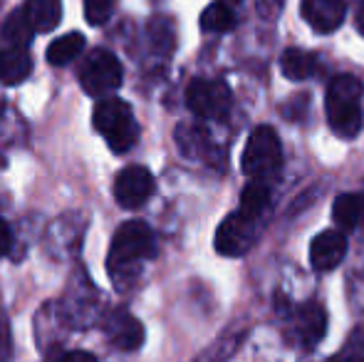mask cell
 <instances>
[{"label":"cell","instance_id":"1","mask_svg":"<svg viewBox=\"0 0 364 362\" xmlns=\"http://www.w3.org/2000/svg\"><path fill=\"white\" fill-rule=\"evenodd\" d=\"M156 253V241H154L151 228L144 221H127L117 228L109 248V273L114 278L122 271V278H117V288H124L129 280V273L134 271V263L146 261Z\"/></svg>","mask_w":364,"mask_h":362},{"label":"cell","instance_id":"2","mask_svg":"<svg viewBox=\"0 0 364 362\" xmlns=\"http://www.w3.org/2000/svg\"><path fill=\"white\" fill-rule=\"evenodd\" d=\"M362 92L355 75H337L327 87V122L342 139H352L362 129Z\"/></svg>","mask_w":364,"mask_h":362},{"label":"cell","instance_id":"3","mask_svg":"<svg viewBox=\"0 0 364 362\" xmlns=\"http://www.w3.org/2000/svg\"><path fill=\"white\" fill-rule=\"evenodd\" d=\"M92 124L117 154L129 151L139 139V127L132 115V107L122 100H114V97L97 102L95 112H92Z\"/></svg>","mask_w":364,"mask_h":362},{"label":"cell","instance_id":"4","mask_svg":"<svg viewBox=\"0 0 364 362\" xmlns=\"http://www.w3.org/2000/svg\"><path fill=\"white\" fill-rule=\"evenodd\" d=\"M243 174L248 179L268 181L270 176H275L283 164V147H280V137L273 127L260 124L250 132L248 142L243 149Z\"/></svg>","mask_w":364,"mask_h":362},{"label":"cell","instance_id":"5","mask_svg":"<svg viewBox=\"0 0 364 362\" xmlns=\"http://www.w3.org/2000/svg\"><path fill=\"white\" fill-rule=\"evenodd\" d=\"M122 80H124L122 63L109 50H95V53L85 60V65H82V70H80L82 87L92 97L112 95L117 87H122Z\"/></svg>","mask_w":364,"mask_h":362},{"label":"cell","instance_id":"6","mask_svg":"<svg viewBox=\"0 0 364 362\" xmlns=\"http://www.w3.org/2000/svg\"><path fill=\"white\" fill-rule=\"evenodd\" d=\"M186 105L203 119H225L230 112V90L220 80H193L186 90Z\"/></svg>","mask_w":364,"mask_h":362},{"label":"cell","instance_id":"7","mask_svg":"<svg viewBox=\"0 0 364 362\" xmlns=\"http://www.w3.org/2000/svg\"><path fill=\"white\" fill-rule=\"evenodd\" d=\"M258 218L245 216L243 211H235L230 216H225L220 221L216 231V251L220 256H243L253 248L255 238H258V226H255Z\"/></svg>","mask_w":364,"mask_h":362},{"label":"cell","instance_id":"8","mask_svg":"<svg viewBox=\"0 0 364 362\" xmlns=\"http://www.w3.org/2000/svg\"><path fill=\"white\" fill-rule=\"evenodd\" d=\"M154 193V176L144 166H127L114 179V198L122 208H139Z\"/></svg>","mask_w":364,"mask_h":362},{"label":"cell","instance_id":"9","mask_svg":"<svg viewBox=\"0 0 364 362\" xmlns=\"http://www.w3.org/2000/svg\"><path fill=\"white\" fill-rule=\"evenodd\" d=\"M345 253H347V238L340 231H322L310 243V263L320 273H327L340 266Z\"/></svg>","mask_w":364,"mask_h":362},{"label":"cell","instance_id":"10","mask_svg":"<svg viewBox=\"0 0 364 362\" xmlns=\"http://www.w3.org/2000/svg\"><path fill=\"white\" fill-rule=\"evenodd\" d=\"M302 18L307 20L317 33H332L342 25L347 13L345 0H302L300 3Z\"/></svg>","mask_w":364,"mask_h":362},{"label":"cell","instance_id":"11","mask_svg":"<svg viewBox=\"0 0 364 362\" xmlns=\"http://www.w3.org/2000/svg\"><path fill=\"white\" fill-rule=\"evenodd\" d=\"M107 338L117 350L132 353V350H136L144 343V325L127 310H117L107 320Z\"/></svg>","mask_w":364,"mask_h":362},{"label":"cell","instance_id":"12","mask_svg":"<svg viewBox=\"0 0 364 362\" xmlns=\"http://www.w3.org/2000/svg\"><path fill=\"white\" fill-rule=\"evenodd\" d=\"M297 335L305 345H317L327 333V315L317 303H307L297 310L295 318Z\"/></svg>","mask_w":364,"mask_h":362},{"label":"cell","instance_id":"13","mask_svg":"<svg viewBox=\"0 0 364 362\" xmlns=\"http://www.w3.org/2000/svg\"><path fill=\"white\" fill-rule=\"evenodd\" d=\"M33 73V60L25 48H8L0 50V82L3 85H20Z\"/></svg>","mask_w":364,"mask_h":362},{"label":"cell","instance_id":"14","mask_svg":"<svg viewBox=\"0 0 364 362\" xmlns=\"http://www.w3.org/2000/svg\"><path fill=\"white\" fill-rule=\"evenodd\" d=\"M25 15L35 33H53L63 20V0H28Z\"/></svg>","mask_w":364,"mask_h":362},{"label":"cell","instance_id":"15","mask_svg":"<svg viewBox=\"0 0 364 362\" xmlns=\"http://www.w3.org/2000/svg\"><path fill=\"white\" fill-rule=\"evenodd\" d=\"M332 218L342 231H355L364 221V196H360V193H340L332 203Z\"/></svg>","mask_w":364,"mask_h":362},{"label":"cell","instance_id":"16","mask_svg":"<svg viewBox=\"0 0 364 362\" xmlns=\"http://www.w3.org/2000/svg\"><path fill=\"white\" fill-rule=\"evenodd\" d=\"M270 198H273V193H270L268 181L250 179V183L243 188V193H240V211L250 218H260L268 211Z\"/></svg>","mask_w":364,"mask_h":362},{"label":"cell","instance_id":"17","mask_svg":"<svg viewBox=\"0 0 364 362\" xmlns=\"http://www.w3.org/2000/svg\"><path fill=\"white\" fill-rule=\"evenodd\" d=\"M87 40L85 35L80 33H68L63 35V38L53 40L48 48V63L50 65H58V68H63V65L73 63L82 55V50H85Z\"/></svg>","mask_w":364,"mask_h":362},{"label":"cell","instance_id":"18","mask_svg":"<svg viewBox=\"0 0 364 362\" xmlns=\"http://www.w3.org/2000/svg\"><path fill=\"white\" fill-rule=\"evenodd\" d=\"M33 25H30L25 10H13L8 15V20L3 23V40L10 45V48H28L30 40H33Z\"/></svg>","mask_w":364,"mask_h":362},{"label":"cell","instance_id":"19","mask_svg":"<svg viewBox=\"0 0 364 362\" xmlns=\"http://www.w3.org/2000/svg\"><path fill=\"white\" fill-rule=\"evenodd\" d=\"M280 70H283L285 78L295 80V82L307 80L312 75V70H315V55L305 53V50L290 48V50H285L283 58H280Z\"/></svg>","mask_w":364,"mask_h":362},{"label":"cell","instance_id":"20","mask_svg":"<svg viewBox=\"0 0 364 362\" xmlns=\"http://www.w3.org/2000/svg\"><path fill=\"white\" fill-rule=\"evenodd\" d=\"M233 25H235L233 10L223 3L208 5V8L201 13V28L206 30V33H228Z\"/></svg>","mask_w":364,"mask_h":362},{"label":"cell","instance_id":"21","mask_svg":"<svg viewBox=\"0 0 364 362\" xmlns=\"http://www.w3.org/2000/svg\"><path fill=\"white\" fill-rule=\"evenodd\" d=\"M176 139H178V147L186 156H198L201 151H206L208 147V139H206V132L203 129H196V127H178L176 132Z\"/></svg>","mask_w":364,"mask_h":362},{"label":"cell","instance_id":"22","mask_svg":"<svg viewBox=\"0 0 364 362\" xmlns=\"http://www.w3.org/2000/svg\"><path fill=\"white\" fill-rule=\"evenodd\" d=\"M114 0H85V18L90 25H102L109 20Z\"/></svg>","mask_w":364,"mask_h":362},{"label":"cell","instance_id":"23","mask_svg":"<svg viewBox=\"0 0 364 362\" xmlns=\"http://www.w3.org/2000/svg\"><path fill=\"white\" fill-rule=\"evenodd\" d=\"M13 355V338H10V325L8 320H0V362H5Z\"/></svg>","mask_w":364,"mask_h":362},{"label":"cell","instance_id":"24","mask_svg":"<svg viewBox=\"0 0 364 362\" xmlns=\"http://www.w3.org/2000/svg\"><path fill=\"white\" fill-rule=\"evenodd\" d=\"M10 246H13V233H10V226L0 218V258L5 256V253L10 251Z\"/></svg>","mask_w":364,"mask_h":362},{"label":"cell","instance_id":"25","mask_svg":"<svg viewBox=\"0 0 364 362\" xmlns=\"http://www.w3.org/2000/svg\"><path fill=\"white\" fill-rule=\"evenodd\" d=\"M60 362H97V360H95V355L85 353V350H73V353L63 355Z\"/></svg>","mask_w":364,"mask_h":362},{"label":"cell","instance_id":"26","mask_svg":"<svg viewBox=\"0 0 364 362\" xmlns=\"http://www.w3.org/2000/svg\"><path fill=\"white\" fill-rule=\"evenodd\" d=\"M357 28H360V33L364 35V3L360 5V10H357Z\"/></svg>","mask_w":364,"mask_h":362},{"label":"cell","instance_id":"27","mask_svg":"<svg viewBox=\"0 0 364 362\" xmlns=\"http://www.w3.org/2000/svg\"><path fill=\"white\" fill-rule=\"evenodd\" d=\"M218 3H223V5H228V8H230V5H238V3H243V0H218Z\"/></svg>","mask_w":364,"mask_h":362},{"label":"cell","instance_id":"28","mask_svg":"<svg viewBox=\"0 0 364 362\" xmlns=\"http://www.w3.org/2000/svg\"><path fill=\"white\" fill-rule=\"evenodd\" d=\"M347 362H364V358H352V360H347Z\"/></svg>","mask_w":364,"mask_h":362}]
</instances>
